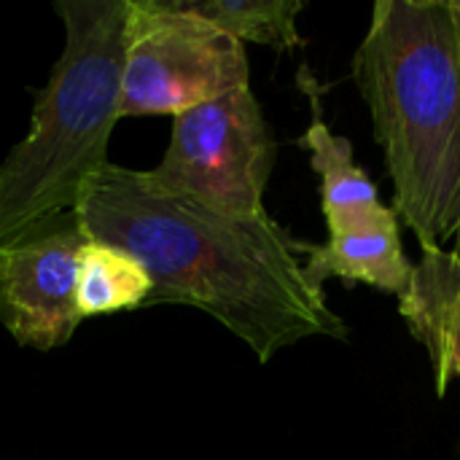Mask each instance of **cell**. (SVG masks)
<instances>
[{
	"mask_svg": "<svg viewBox=\"0 0 460 460\" xmlns=\"http://www.w3.org/2000/svg\"><path fill=\"white\" fill-rule=\"evenodd\" d=\"M78 218L92 240L137 259L146 305H186L213 315L261 364L310 337L348 340L299 256V243L267 213L229 216L108 162L89 183Z\"/></svg>",
	"mask_w": 460,
	"mask_h": 460,
	"instance_id": "6da1fadb",
	"label": "cell"
},
{
	"mask_svg": "<svg viewBox=\"0 0 460 460\" xmlns=\"http://www.w3.org/2000/svg\"><path fill=\"white\" fill-rule=\"evenodd\" d=\"M353 78L394 181V213L423 251L460 256V67L450 0H380Z\"/></svg>",
	"mask_w": 460,
	"mask_h": 460,
	"instance_id": "7a4b0ae2",
	"label": "cell"
},
{
	"mask_svg": "<svg viewBox=\"0 0 460 460\" xmlns=\"http://www.w3.org/2000/svg\"><path fill=\"white\" fill-rule=\"evenodd\" d=\"M129 0H59L65 49L40 89L30 132L0 164V248L22 232L78 213L108 164L119 121Z\"/></svg>",
	"mask_w": 460,
	"mask_h": 460,
	"instance_id": "3957f363",
	"label": "cell"
},
{
	"mask_svg": "<svg viewBox=\"0 0 460 460\" xmlns=\"http://www.w3.org/2000/svg\"><path fill=\"white\" fill-rule=\"evenodd\" d=\"M248 54L216 24L178 0H129L119 119L178 116L240 86H251Z\"/></svg>",
	"mask_w": 460,
	"mask_h": 460,
	"instance_id": "277c9868",
	"label": "cell"
},
{
	"mask_svg": "<svg viewBox=\"0 0 460 460\" xmlns=\"http://www.w3.org/2000/svg\"><path fill=\"white\" fill-rule=\"evenodd\" d=\"M275 151V135L256 94L240 86L178 113L170 146L148 175L162 189L213 210L264 216Z\"/></svg>",
	"mask_w": 460,
	"mask_h": 460,
	"instance_id": "5b68a950",
	"label": "cell"
},
{
	"mask_svg": "<svg viewBox=\"0 0 460 460\" xmlns=\"http://www.w3.org/2000/svg\"><path fill=\"white\" fill-rule=\"evenodd\" d=\"M86 240L78 213H65L0 248V323L22 348H62L84 321L75 280Z\"/></svg>",
	"mask_w": 460,
	"mask_h": 460,
	"instance_id": "8992f818",
	"label": "cell"
},
{
	"mask_svg": "<svg viewBox=\"0 0 460 460\" xmlns=\"http://www.w3.org/2000/svg\"><path fill=\"white\" fill-rule=\"evenodd\" d=\"M399 313L412 337L426 348L437 394L445 396L450 380H460V256L453 251H423L412 264Z\"/></svg>",
	"mask_w": 460,
	"mask_h": 460,
	"instance_id": "52a82bcc",
	"label": "cell"
},
{
	"mask_svg": "<svg viewBox=\"0 0 460 460\" xmlns=\"http://www.w3.org/2000/svg\"><path fill=\"white\" fill-rule=\"evenodd\" d=\"M305 92L310 94L313 119L302 137V146L307 148L310 164L321 178V205L329 234H348L399 221L394 208L383 205L377 186L356 164L350 140L334 135L323 121L321 100L313 84H305Z\"/></svg>",
	"mask_w": 460,
	"mask_h": 460,
	"instance_id": "ba28073f",
	"label": "cell"
},
{
	"mask_svg": "<svg viewBox=\"0 0 460 460\" xmlns=\"http://www.w3.org/2000/svg\"><path fill=\"white\" fill-rule=\"evenodd\" d=\"M299 253H305V272L318 288H323L329 278H340L348 286L364 283L402 296L412 275V264L402 248L399 221L348 234H329L323 245L299 243Z\"/></svg>",
	"mask_w": 460,
	"mask_h": 460,
	"instance_id": "9c48e42d",
	"label": "cell"
},
{
	"mask_svg": "<svg viewBox=\"0 0 460 460\" xmlns=\"http://www.w3.org/2000/svg\"><path fill=\"white\" fill-rule=\"evenodd\" d=\"M151 294V278L146 267L100 240H86L78 251L75 305L81 318L146 307Z\"/></svg>",
	"mask_w": 460,
	"mask_h": 460,
	"instance_id": "30bf717a",
	"label": "cell"
},
{
	"mask_svg": "<svg viewBox=\"0 0 460 460\" xmlns=\"http://www.w3.org/2000/svg\"><path fill=\"white\" fill-rule=\"evenodd\" d=\"M178 5L234 40L259 43L275 51H294L302 46L296 16L305 8L302 0H178Z\"/></svg>",
	"mask_w": 460,
	"mask_h": 460,
	"instance_id": "8fae6325",
	"label": "cell"
},
{
	"mask_svg": "<svg viewBox=\"0 0 460 460\" xmlns=\"http://www.w3.org/2000/svg\"><path fill=\"white\" fill-rule=\"evenodd\" d=\"M453 5V22H456V51H458V67H460V0H450Z\"/></svg>",
	"mask_w": 460,
	"mask_h": 460,
	"instance_id": "7c38bea8",
	"label": "cell"
}]
</instances>
